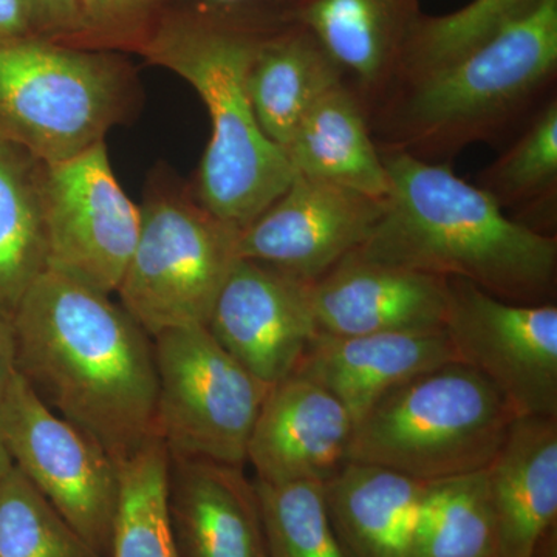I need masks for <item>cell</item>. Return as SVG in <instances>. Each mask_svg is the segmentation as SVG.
Returning a JSON list of instances; mask_svg holds the SVG:
<instances>
[{
    "label": "cell",
    "mask_w": 557,
    "mask_h": 557,
    "mask_svg": "<svg viewBox=\"0 0 557 557\" xmlns=\"http://www.w3.org/2000/svg\"><path fill=\"white\" fill-rule=\"evenodd\" d=\"M355 421L327 388L299 375L270 387L249 437L247 461L271 485L327 483L350 461Z\"/></svg>",
    "instance_id": "cell-14"
},
{
    "label": "cell",
    "mask_w": 557,
    "mask_h": 557,
    "mask_svg": "<svg viewBox=\"0 0 557 557\" xmlns=\"http://www.w3.org/2000/svg\"><path fill=\"white\" fill-rule=\"evenodd\" d=\"M131 94L129 72L112 54L40 36L0 40V141L44 163L104 141Z\"/></svg>",
    "instance_id": "cell-6"
},
{
    "label": "cell",
    "mask_w": 557,
    "mask_h": 557,
    "mask_svg": "<svg viewBox=\"0 0 557 557\" xmlns=\"http://www.w3.org/2000/svg\"><path fill=\"white\" fill-rule=\"evenodd\" d=\"M341 83L346 79L327 51L287 16L260 44L247 89L260 129L285 150L307 112Z\"/></svg>",
    "instance_id": "cell-21"
},
{
    "label": "cell",
    "mask_w": 557,
    "mask_h": 557,
    "mask_svg": "<svg viewBox=\"0 0 557 557\" xmlns=\"http://www.w3.org/2000/svg\"><path fill=\"white\" fill-rule=\"evenodd\" d=\"M445 332L456 361L478 370L516 417L557 418V307L502 300L448 278Z\"/></svg>",
    "instance_id": "cell-10"
},
{
    "label": "cell",
    "mask_w": 557,
    "mask_h": 557,
    "mask_svg": "<svg viewBox=\"0 0 557 557\" xmlns=\"http://www.w3.org/2000/svg\"><path fill=\"white\" fill-rule=\"evenodd\" d=\"M534 557H557V528L545 534L536 549Z\"/></svg>",
    "instance_id": "cell-34"
},
{
    "label": "cell",
    "mask_w": 557,
    "mask_h": 557,
    "mask_svg": "<svg viewBox=\"0 0 557 557\" xmlns=\"http://www.w3.org/2000/svg\"><path fill=\"white\" fill-rule=\"evenodd\" d=\"M14 373H16V368H14L13 325H11V318L0 313V408H2L3 397H5L7 388H9ZM11 467L13 463H11L9 454L0 440V478Z\"/></svg>",
    "instance_id": "cell-32"
},
{
    "label": "cell",
    "mask_w": 557,
    "mask_h": 557,
    "mask_svg": "<svg viewBox=\"0 0 557 557\" xmlns=\"http://www.w3.org/2000/svg\"><path fill=\"white\" fill-rule=\"evenodd\" d=\"M383 211L384 200L296 174L240 231L237 255L313 284L361 247Z\"/></svg>",
    "instance_id": "cell-12"
},
{
    "label": "cell",
    "mask_w": 557,
    "mask_h": 557,
    "mask_svg": "<svg viewBox=\"0 0 557 557\" xmlns=\"http://www.w3.org/2000/svg\"><path fill=\"white\" fill-rule=\"evenodd\" d=\"M426 483L348 461L324 483L333 530L347 557H403Z\"/></svg>",
    "instance_id": "cell-22"
},
{
    "label": "cell",
    "mask_w": 557,
    "mask_h": 557,
    "mask_svg": "<svg viewBox=\"0 0 557 557\" xmlns=\"http://www.w3.org/2000/svg\"><path fill=\"white\" fill-rule=\"evenodd\" d=\"M46 168L27 149L0 141V313L9 318L49 270Z\"/></svg>",
    "instance_id": "cell-23"
},
{
    "label": "cell",
    "mask_w": 557,
    "mask_h": 557,
    "mask_svg": "<svg viewBox=\"0 0 557 557\" xmlns=\"http://www.w3.org/2000/svg\"><path fill=\"white\" fill-rule=\"evenodd\" d=\"M0 557H104L16 467L0 478Z\"/></svg>",
    "instance_id": "cell-27"
},
{
    "label": "cell",
    "mask_w": 557,
    "mask_h": 557,
    "mask_svg": "<svg viewBox=\"0 0 557 557\" xmlns=\"http://www.w3.org/2000/svg\"><path fill=\"white\" fill-rule=\"evenodd\" d=\"M516 418L482 373L449 362L388 392L357 421L350 461L423 483L474 474L490 467Z\"/></svg>",
    "instance_id": "cell-5"
},
{
    "label": "cell",
    "mask_w": 557,
    "mask_h": 557,
    "mask_svg": "<svg viewBox=\"0 0 557 557\" xmlns=\"http://www.w3.org/2000/svg\"><path fill=\"white\" fill-rule=\"evenodd\" d=\"M239 233L203 205L177 197L146 201L137 245L116 288L121 306L152 338L207 325L239 259Z\"/></svg>",
    "instance_id": "cell-8"
},
{
    "label": "cell",
    "mask_w": 557,
    "mask_h": 557,
    "mask_svg": "<svg viewBox=\"0 0 557 557\" xmlns=\"http://www.w3.org/2000/svg\"><path fill=\"white\" fill-rule=\"evenodd\" d=\"M319 335L442 332L449 281L348 255L310 284Z\"/></svg>",
    "instance_id": "cell-15"
},
{
    "label": "cell",
    "mask_w": 557,
    "mask_h": 557,
    "mask_svg": "<svg viewBox=\"0 0 557 557\" xmlns=\"http://www.w3.org/2000/svg\"><path fill=\"white\" fill-rule=\"evenodd\" d=\"M156 435L172 460L244 467L270 387L231 357L207 325L153 336Z\"/></svg>",
    "instance_id": "cell-7"
},
{
    "label": "cell",
    "mask_w": 557,
    "mask_h": 557,
    "mask_svg": "<svg viewBox=\"0 0 557 557\" xmlns=\"http://www.w3.org/2000/svg\"><path fill=\"white\" fill-rule=\"evenodd\" d=\"M557 0L502 28L458 60L395 83L369 110L381 150L450 157L502 134L555 79Z\"/></svg>",
    "instance_id": "cell-4"
},
{
    "label": "cell",
    "mask_w": 557,
    "mask_h": 557,
    "mask_svg": "<svg viewBox=\"0 0 557 557\" xmlns=\"http://www.w3.org/2000/svg\"><path fill=\"white\" fill-rule=\"evenodd\" d=\"M164 0H78L83 39L137 42L152 27V14Z\"/></svg>",
    "instance_id": "cell-30"
},
{
    "label": "cell",
    "mask_w": 557,
    "mask_h": 557,
    "mask_svg": "<svg viewBox=\"0 0 557 557\" xmlns=\"http://www.w3.org/2000/svg\"><path fill=\"white\" fill-rule=\"evenodd\" d=\"M485 475L498 557H534L557 528V418H516Z\"/></svg>",
    "instance_id": "cell-19"
},
{
    "label": "cell",
    "mask_w": 557,
    "mask_h": 557,
    "mask_svg": "<svg viewBox=\"0 0 557 557\" xmlns=\"http://www.w3.org/2000/svg\"><path fill=\"white\" fill-rule=\"evenodd\" d=\"M168 508L180 557H270L255 480L240 467L170 458Z\"/></svg>",
    "instance_id": "cell-17"
},
{
    "label": "cell",
    "mask_w": 557,
    "mask_h": 557,
    "mask_svg": "<svg viewBox=\"0 0 557 557\" xmlns=\"http://www.w3.org/2000/svg\"><path fill=\"white\" fill-rule=\"evenodd\" d=\"M381 159L391 183L383 215L350 255L461 278L508 302L555 304L556 236L509 218L487 190L457 177L449 163L403 150H381Z\"/></svg>",
    "instance_id": "cell-2"
},
{
    "label": "cell",
    "mask_w": 557,
    "mask_h": 557,
    "mask_svg": "<svg viewBox=\"0 0 557 557\" xmlns=\"http://www.w3.org/2000/svg\"><path fill=\"white\" fill-rule=\"evenodd\" d=\"M110 557H180L168 508L170 456L159 438L120 465Z\"/></svg>",
    "instance_id": "cell-26"
},
{
    "label": "cell",
    "mask_w": 557,
    "mask_h": 557,
    "mask_svg": "<svg viewBox=\"0 0 557 557\" xmlns=\"http://www.w3.org/2000/svg\"><path fill=\"white\" fill-rule=\"evenodd\" d=\"M287 21L233 11L161 21L138 40L139 53L196 89L211 119L199 171V199L211 214L247 228L295 178L287 152L265 137L247 89L249 65L262 40Z\"/></svg>",
    "instance_id": "cell-3"
},
{
    "label": "cell",
    "mask_w": 557,
    "mask_h": 557,
    "mask_svg": "<svg viewBox=\"0 0 557 557\" xmlns=\"http://www.w3.org/2000/svg\"><path fill=\"white\" fill-rule=\"evenodd\" d=\"M287 16L327 51L369 113L397 81L423 14L420 0H292Z\"/></svg>",
    "instance_id": "cell-16"
},
{
    "label": "cell",
    "mask_w": 557,
    "mask_h": 557,
    "mask_svg": "<svg viewBox=\"0 0 557 557\" xmlns=\"http://www.w3.org/2000/svg\"><path fill=\"white\" fill-rule=\"evenodd\" d=\"M49 270L115 295L141 226L138 208L121 188L106 141L47 163Z\"/></svg>",
    "instance_id": "cell-11"
},
{
    "label": "cell",
    "mask_w": 557,
    "mask_h": 557,
    "mask_svg": "<svg viewBox=\"0 0 557 557\" xmlns=\"http://www.w3.org/2000/svg\"><path fill=\"white\" fill-rule=\"evenodd\" d=\"M219 5H245V3H276V5H288L292 0H211Z\"/></svg>",
    "instance_id": "cell-35"
},
{
    "label": "cell",
    "mask_w": 557,
    "mask_h": 557,
    "mask_svg": "<svg viewBox=\"0 0 557 557\" xmlns=\"http://www.w3.org/2000/svg\"><path fill=\"white\" fill-rule=\"evenodd\" d=\"M285 152L295 174L387 199L391 183L368 110L346 83L307 112Z\"/></svg>",
    "instance_id": "cell-20"
},
{
    "label": "cell",
    "mask_w": 557,
    "mask_h": 557,
    "mask_svg": "<svg viewBox=\"0 0 557 557\" xmlns=\"http://www.w3.org/2000/svg\"><path fill=\"white\" fill-rule=\"evenodd\" d=\"M449 362L457 361L445 330L364 336L318 333L293 375L327 388L357 424L388 392Z\"/></svg>",
    "instance_id": "cell-18"
},
{
    "label": "cell",
    "mask_w": 557,
    "mask_h": 557,
    "mask_svg": "<svg viewBox=\"0 0 557 557\" xmlns=\"http://www.w3.org/2000/svg\"><path fill=\"white\" fill-rule=\"evenodd\" d=\"M11 325L16 372L119 467L157 438L152 336L112 295L47 270Z\"/></svg>",
    "instance_id": "cell-1"
},
{
    "label": "cell",
    "mask_w": 557,
    "mask_h": 557,
    "mask_svg": "<svg viewBox=\"0 0 557 557\" xmlns=\"http://www.w3.org/2000/svg\"><path fill=\"white\" fill-rule=\"evenodd\" d=\"M0 440L13 467L91 547L110 557L120 468L109 454L44 405L17 372L0 408Z\"/></svg>",
    "instance_id": "cell-9"
},
{
    "label": "cell",
    "mask_w": 557,
    "mask_h": 557,
    "mask_svg": "<svg viewBox=\"0 0 557 557\" xmlns=\"http://www.w3.org/2000/svg\"><path fill=\"white\" fill-rule=\"evenodd\" d=\"M24 3L40 38L73 46L83 39L78 0H24Z\"/></svg>",
    "instance_id": "cell-31"
},
{
    "label": "cell",
    "mask_w": 557,
    "mask_h": 557,
    "mask_svg": "<svg viewBox=\"0 0 557 557\" xmlns=\"http://www.w3.org/2000/svg\"><path fill=\"white\" fill-rule=\"evenodd\" d=\"M542 2L544 0H474L463 10L446 16H421L395 83L458 60Z\"/></svg>",
    "instance_id": "cell-29"
},
{
    "label": "cell",
    "mask_w": 557,
    "mask_h": 557,
    "mask_svg": "<svg viewBox=\"0 0 557 557\" xmlns=\"http://www.w3.org/2000/svg\"><path fill=\"white\" fill-rule=\"evenodd\" d=\"M480 188L502 208H522L519 223L552 234L557 189V101L545 102L522 137L482 175Z\"/></svg>",
    "instance_id": "cell-25"
},
{
    "label": "cell",
    "mask_w": 557,
    "mask_h": 557,
    "mask_svg": "<svg viewBox=\"0 0 557 557\" xmlns=\"http://www.w3.org/2000/svg\"><path fill=\"white\" fill-rule=\"evenodd\" d=\"M207 329L231 357L273 387L293 375L318 335L310 284L256 260L237 259Z\"/></svg>",
    "instance_id": "cell-13"
},
{
    "label": "cell",
    "mask_w": 557,
    "mask_h": 557,
    "mask_svg": "<svg viewBox=\"0 0 557 557\" xmlns=\"http://www.w3.org/2000/svg\"><path fill=\"white\" fill-rule=\"evenodd\" d=\"M403 557H498L485 469L426 483Z\"/></svg>",
    "instance_id": "cell-24"
},
{
    "label": "cell",
    "mask_w": 557,
    "mask_h": 557,
    "mask_svg": "<svg viewBox=\"0 0 557 557\" xmlns=\"http://www.w3.org/2000/svg\"><path fill=\"white\" fill-rule=\"evenodd\" d=\"M36 35L24 0H0V40L28 38Z\"/></svg>",
    "instance_id": "cell-33"
},
{
    "label": "cell",
    "mask_w": 557,
    "mask_h": 557,
    "mask_svg": "<svg viewBox=\"0 0 557 557\" xmlns=\"http://www.w3.org/2000/svg\"><path fill=\"white\" fill-rule=\"evenodd\" d=\"M270 557H347L330 520L324 485L255 480Z\"/></svg>",
    "instance_id": "cell-28"
}]
</instances>
